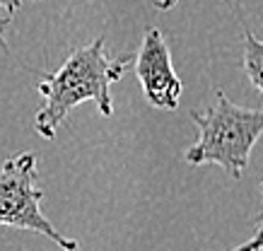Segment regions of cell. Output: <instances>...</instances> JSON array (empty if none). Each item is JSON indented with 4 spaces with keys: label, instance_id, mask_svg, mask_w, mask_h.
Returning <instances> with one entry per match:
<instances>
[{
    "label": "cell",
    "instance_id": "obj_4",
    "mask_svg": "<svg viewBox=\"0 0 263 251\" xmlns=\"http://www.w3.org/2000/svg\"><path fill=\"white\" fill-rule=\"evenodd\" d=\"M136 75L143 85L147 104L174 111L181 97V80L172 65L167 39L157 27H147L136 58Z\"/></svg>",
    "mask_w": 263,
    "mask_h": 251
},
{
    "label": "cell",
    "instance_id": "obj_9",
    "mask_svg": "<svg viewBox=\"0 0 263 251\" xmlns=\"http://www.w3.org/2000/svg\"><path fill=\"white\" fill-rule=\"evenodd\" d=\"M179 0H155V8L157 10H172Z\"/></svg>",
    "mask_w": 263,
    "mask_h": 251
},
{
    "label": "cell",
    "instance_id": "obj_1",
    "mask_svg": "<svg viewBox=\"0 0 263 251\" xmlns=\"http://www.w3.org/2000/svg\"><path fill=\"white\" fill-rule=\"evenodd\" d=\"M130 58L133 56H109L104 51V36H97L87 46L72 51L58 70L46 73L44 80L36 82V89L44 97V106L34 119L36 133L53 140L68 111L82 102H95L104 116H111V85L126 75Z\"/></svg>",
    "mask_w": 263,
    "mask_h": 251
},
{
    "label": "cell",
    "instance_id": "obj_3",
    "mask_svg": "<svg viewBox=\"0 0 263 251\" xmlns=\"http://www.w3.org/2000/svg\"><path fill=\"white\" fill-rule=\"evenodd\" d=\"M44 191L36 184V157L17 152L0 164V225L48 237L63 251H80V244L61 235L41 213Z\"/></svg>",
    "mask_w": 263,
    "mask_h": 251
},
{
    "label": "cell",
    "instance_id": "obj_10",
    "mask_svg": "<svg viewBox=\"0 0 263 251\" xmlns=\"http://www.w3.org/2000/svg\"><path fill=\"white\" fill-rule=\"evenodd\" d=\"M261 194H263V181H261Z\"/></svg>",
    "mask_w": 263,
    "mask_h": 251
},
{
    "label": "cell",
    "instance_id": "obj_5",
    "mask_svg": "<svg viewBox=\"0 0 263 251\" xmlns=\"http://www.w3.org/2000/svg\"><path fill=\"white\" fill-rule=\"evenodd\" d=\"M244 70L251 85L263 92V39H256L249 29L244 32Z\"/></svg>",
    "mask_w": 263,
    "mask_h": 251
},
{
    "label": "cell",
    "instance_id": "obj_7",
    "mask_svg": "<svg viewBox=\"0 0 263 251\" xmlns=\"http://www.w3.org/2000/svg\"><path fill=\"white\" fill-rule=\"evenodd\" d=\"M24 0H0V8H5L8 10V17H12L15 15V10L22 5Z\"/></svg>",
    "mask_w": 263,
    "mask_h": 251
},
{
    "label": "cell",
    "instance_id": "obj_2",
    "mask_svg": "<svg viewBox=\"0 0 263 251\" xmlns=\"http://www.w3.org/2000/svg\"><path fill=\"white\" fill-rule=\"evenodd\" d=\"M198 126V140L186 150L189 164H220L232 179H239L249 167V155L263 136V109L232 104L217 92L215 106L191 113Z\"/></svg>",
    "mask_w": 263,
    "mask_h": 251
},
{
    "label": "cell",
    "instance_id": "obj_8",
    "mask_svg": "<svg viewBox=\"0 0 263 251\" xmlns=\"http://www.w3.org/2000/svg\"><path fill=\"white\" fill-rule=\"evenodd\" d=\"M10 20H12V17H5V20H0V49L5 46V32H8V27H10Z\"/></svg>",
    "mask_w": 263,
    "mask_h": 251
},
{
    "label": "cell",
    "instance_id": "obj_6",
    "mask_svg": "<svg viewBox=\"0 0 263 251\" xmlns=\"http://www.w3.org/2000/svg\"><path fill=\"white\" fill-rule=\"evenodd\" d=\"M232 251H263V213L258 215V220H256V232L251 235V239Z\"/></svg>",
    "mask_w": 263,
    "mask_h": 251
}]
</instances>
